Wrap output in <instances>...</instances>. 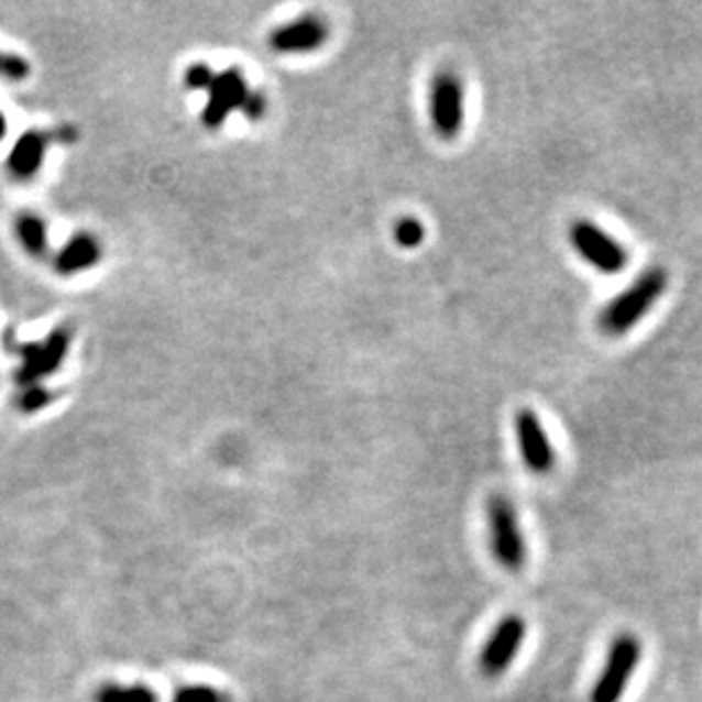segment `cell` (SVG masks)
Wrapping results in <instances>:
<instances>
[{
    "label": "cell",
    "instance_id": "4",
    "mask_svg": "<svg viewBox=\"0 0 702 702\" xmlns=\"http://www.w3.org/2000/svg\"><path fill=\"white\" fill-rule=\"evenodd\" d=\"M641 641L635 635H621L607 652V661L591 689V702H621L627 682L641 661Z\"/></svg>",
    "mask_w": 702,
    "mask_h": 702
},
{
    "label": "cell",
    "instance_id": "15",
    "mask_svg": "<svg viewBox=\"0 0 702 702\" xmlns=\"http://www.w3.org/2000/svg\"><path fill=\"white\" fill-rule=\"evenodd\" d=\"M32 74L30 62L17 53L0 51V80L6 83H23Z\"/></svg>",
    "mask_w": 702,
    "mask_h": 702
},
{
    "label": "cell",
    "instance_id": "13",
    "mask_svg": "<svg viewBox=\"0 0 702 702\" xmlns=\"http://www.w3.org/2000/svg\"><path fill=\"white\" fill-rule=\"evenodd\" d=\"M14 230H17V239L21 243V249L30 257L40 260L48 253V226L40 215H32V212L19 215Z\"/></svg>",
    "mask_w": 702,
    "mask_h": 702
},
{
    "label": "cell",
    "instance_id": "21",
    "mask_svg": "<svg viewBox=\"0 0 702 702\" xmlns=\"http://www.w3.org/2000/svg\"><path fill=\"white\" fill-rule=\"evenodd\" d=\"M8 128H10V125H8V117H6L3 112H0V142H3V139H6Z\"/></svg>",
    "mask_w": 702,
    "mask_h": 702
},
{
    "label": "cell",
    "instance_id": "16",
    "mask_svg": "<svg viewBox=\"0 0 702 702\" xmlns=\"http://www.w3.org/2000/svg\"><path fill=\"white\" fill-rule=\"evenodd\" d=\"M55 398H57V394L53 390H46L44 384H34V387L23 390L17 405L23 414H34V412H42L51 403H55Z\"/></svg>",
    "mask_w": 702,
    "mask_h": 702
},
{
    "label": "cell",
    "instance_id": "9",
    "mask_svg": "<svg viewBox=\"0 0 702 702\" xmlns=\"http://www.w3.org/2000/svg\"><path fill=\"white\" fill-rule=\"evenodd\" d=\"M330 37V25L319 14H305L296 21L283 23L268 34L271 51L279 55H298V53H314L326 46Z\"/></svg>",
    "mask_w": 702,
    "mask_h": 702
},
{
    "label": "cell",
    "instance_id": "12",
    "mask_svg": "<svg viewBox=\"0 0 702 702\" xmlns=\"http://www.w3.org/2000/svg\"><path fill=\"white\" fill-rule=\"evenodd\" d=\"M102 260V245L89 232H78L68 239L57 255L53 257V268L57 275H78L94 268Z\"/></svg>",
    "mask_w": 702,
    "mask_h": 702
},
{
    "label": "cell",
    "instance_id": "7",
    "mask_svg": "<svg viewBox=\"0 0 702 702\" xmlns=\"http://www.w3.org/2000/svg\"><path fill=\"white\" fill-rule=\"evenodd\" d=\"M251 94L249 83L241 68L228 66L215 76L212 85L207 89V102L202 110V123L207 130H219L232 112H239L245 96Z\"/></svg>",
    "mask_w": 702,
    "mask_h": 702
},
{
    "label": "cell",
    "instance_id": "1",
    "mask_svg": "<svg viewBox=\"0 0 702 702\" xmlns=\"http://www.w3.org/2000/svg\"><path fill=\"white\" fill-rule=\"evenodd\" d=\"M669 285V273L661 266L646 268L635 283L616 296L599 316V328L607 337H623L655 307Z\"/></svg>",
    "mask_w": 702,
    "mask_h": 702
},
{
    "label": "cell",
    "instance_id": "6",
    "mask_svg": "<svg viewBox=\"0 0 702 702\" xmlns=\"http://www.w3.org/2000/svg\"><path fill=\"white\" fill-rule=\"evenodd\" d=\"M430 121L443 142H452L464 128V83L454 72H439L430 83Z\"/></svg>",
    "mask_w": 702,
    "mask_h": 702
},
{
    "label": "cell",
    "instance_id": "17",
    "mask_svg": "<svg viewBox=\"0 0 702 702\" xmlns=\"http://www.w3.org/2000/svg\"><path fill=\"white\" fill-rule=\"evenodd\" d=\"M394 239L401 245V249H418L420 243L426 239V228L418 219L414 217H405L396 223L394 228Z\"/></svg>",
    "mask_w": 702,
    "mask_h": 702
},
{
    "label": "cell",
    "instance_id": "18",
    "mask_svg": "<svg viewBox=\"0 0 702 702\" xmlns=\"http://www.w3.org/2000/svg\"><path fill=\"white\" fill-rule=\"evenodd\" d=\"M173 702H230V698L212 687H183L175 691Z\"/></svg>",
    "mask_w": 702,
    "mask_h": 702
},
{
    "label": "cell",
    "instance_id": "3",
    "mask_svg": "<svg viewBox=\"0 0 702 702\" xmlns=\"http://www.w3.org/2000/svg\"><path fill=\"white\" fill-rule=\"evenodd\" d=\"M486 520L491 550H494L498 564L512 573L523 571L525 561H528V544H525L512 501L507 496H491L486 503Z\"/></svg>",
    "mask_w": 702,
    "mask_h": 702
},
{
    "label": "cell",
    "instance_id": "10",
    "mask_svg": "<svg viewBox=\"0 0 702 702\" xmlns=\"http://www.w3.org/2000/svg\"><path fill=\"white\" fill-rule=\"evenodd\" d=\"M520 458L533 473L548 475L555 469V450L541 418L533 409H520L514 418Z\"/></svg>",
    "mask_w": 702,
    "mask_h": 702
},
{
    "label": "cell",
    "instance_id": "19",
    "mask_svg": "<svg viewBox=\"0 0 702 702\" xmlns=\"http://www.w3.org/2000/svg\"><path fill=\"white\" fill-rule=\"evenodd\" d=\"M215 76L217 74L205 62H194L187 66V72H185V85L191 91H207L209 85H212Z\"/></svg>",
    "mask_w": 702,
    "mask_h": 702
},
{
    "label": "cell",
    "instance_id": "8",
    "mask_svg": "<svg viewBox=\"0 0 702 702\" xmlns=\"http://www.w3.org/2000/svg\"><path fill=\"white\" fill-rule=\"evenodd\" d=\"M525 635H528V625L520 616H507L498 623V627L491 632L489 641L484 644L480 652V671L486 678H501L509 671L514 663Z\"/></svg>",
    "mask_w": 702,
    "mask_h": 702
},
{
    "label": "cell",
    "instance_id": "5",
    "mask_svg": "<svg viewBox=\"0 0 702 702\" xmlns=\"http://www.w3.org/2000/svg\"><path fill=\"white\" fill-rule=\"evenodd\" d=\"M569 241L586 264L605 275H616L627 266L629 257L623 245L601 226L586 219H578L571 223Z\"/></svg>",
    "mask_w": 702,
    "mask_h": 702
},
{
    "label": "cell",
    "instance_id": "14",
    "mask_svg": "<svg viewBox=\"0 0 702 702\" xmlns=\"http://www.w3.org/2000/svg\"><path fill=\"white\" fill-rule=\"evenodd\" d=\"M96 702H157V695L142 684H132V687L105 684L98 691Z\"/></svg>",
    "mask_w": 702,
    "mask_h": 702
},
{
    "label": "cell",
    "instance_id": "2",
    "mask_svg": "<svg viewBox=\"0 0 702 702\" xmlns=\"http://www.w3.org/2000/svg\"><path fill=\"white\" fill-rule=\"evenodd\" d=\"M72 341L74 328L57 326L53 332L37 341L14 343L17 355L21 360V366L14 373L17 384H21L23 390L34 387V384H42L46 377L57 373L68 355V350H72Z\"/></svg>",
    "mask_w": 702,
    "mask_h": 702
},
{
    "label": "cell",
    "instance_id": "20",
    "mask_svg": "<svg viewBox=\"0 0 702 702\" xmlns=\"http://www.w3.org/2000/svg\"><path fill=\"white\" fill-rule=\"evenodd\" d=\"M266 110H268L266 96H264L262 91H257V89H251V94L245 96V100H243L239 112H241L245 119H249V121H260V119H264Z\"/></svg>",
    "mask_w": 702,
    "mask_h": 702
},
{
    "label": "cell",
    "instance_id": "11",
    "mask_svg": "<svg viewBox=\"0 0 702 702\" xmlns=\"http://www.w3.org/2000/svg\"><path fill=\"white\" fill-rule=\"evenodd\" d=\"M64 132H66V128L59 132L57 130L55 132H42V130L23 132L8 155V171L12 173V178L32 180L34 175L42 171L53 139L62 136Z\"/></svg>",
    "mask_w": 702,
    "mask_h": 702
}]
</instances>
